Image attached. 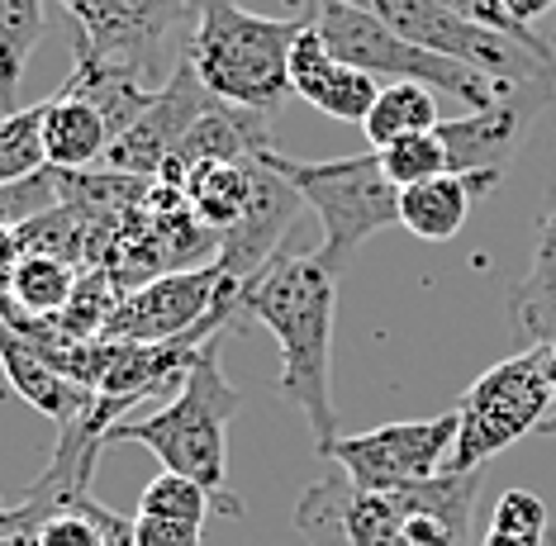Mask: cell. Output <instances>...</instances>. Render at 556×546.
I'll use <instances>...</instances> for the list:
<instances>
[{"label": "cell", "mask_w": 556, "mask_h": 546, "mask_svg": "<svg viewBox=\"0 0 556 546\" xmlns=\"http://www.w3.org/2000/svg\"><path fill=\"white\" fill-rule=\"evenodd\" d=\"M547 29H552V34H547V43H552V53H556V15L547 20Z\"/></svg>", "instance_id": "obj_36"}, {"label": "cell", "mask_w": 556, "mask_h": 546, "mask_svg": "<svg viewBox=\"0 0 556 546\" xmlns=\"http://www.w3.org/2000/svg\"><path fill=\"white\" fill-rule=\"evenodd\" d=\"M0 366H5V380L15 385V395L24 404H34L39 414H48L58 428L72 423V418H81L86 404L96 399V390L67 380L29 338H20L5 319H0Z\"/></svg>", "instance_id": "obj_16"}, {"label": "cell", "mask_w": 556, "mask_h": 546, "mask_svg": "<svg viewBox=\"0 0 556 546\" xmlns=\"http://www.w3.org/2000/svg\"><path fill=\"white\" fill-rule=\"evenodd\" d=\"M214 105V96L200 86L195 67L181 62L172 67L167 86L153 96V105H148L143 114H138V124L129 134H119L115 143L105 148V167L110 172H124V176H143V181H157V172L167 167V162L176 157V148H181V138L195 129V119Z\"/></svg>", "instance_id": "obj_10"}, {"label": "cell", "mask_w": 556, "mask_h": 546, "mask_svg": "<svg viewBox=\"0 0 556 546\" xmlns=\"http://www.w3.org/2000/svg\"><path fill=\"white\" fill-rule=\"evenodd\" d=\"M262 162L271 172H281L300 190V200L319 214V224H324L319 257L338 276L348 271L352 252L366 238L400 224V186L381 172V157L371 148L352 152V157H328V162H300L276 148H262Z\"/></svg>", "instance_id": "obj_5"}, {"label": "cell", "mask_w": 556, "mask_h": 546, "mask_svg": "<svg viewBox=\"0 0 556 546\" xmlns=\"http://www.w3.org/2000/svg\"><path fill=\"white\" fill-rule=\"evenodd\" d=\"M252 167H257V152H252V157H233V162H195V167L181 176L186 205L219 238L229 233L252 205Z\"/></svg>", "instance_id": "obj_19"}, {"label": "cell", "mask_w": 556, "mask_h": 546, "mask_svg": "<svg viewBox=\"0 0 556 546\" xmlns=\"http://www.w3.org/2000/svg\"><path fill=\"white\" fill-rule=\"evenodd\" d=\"M39 546H105V537H100L96 518H91V509H86V499H81L77 509L48 518L43 532H39Z\"/></svg>", "instance_id": "obj_29"}, {"label": "cell", "mask_w": 556, "mask_h": 546, "mask_svg": "<svg viewBox=\"0 0 556 546\" xmlns=\"http://www.w3.org/2000/svg\"><path fill=\"white\" fill-rule=\"evenodd\" d=\"M0 546H39V537H29V532H15V537H0Z\"/></svg>", "instance_id": "obj_35"}, {"label": "cell", "mask_w": 556, "mask_h": 546, "mask_svg": "<svg viewBox=\"0 0 556 546\" xmlns=\"http://www.w3.org/2000/svg\"><path fill=\"white\" fill-rule=\"evenodd\" d=\"M110 148V124L77 91H62L43 105V157L58 172H91Z\"/></svg>", "instance_id": "obj_18"}, {"label": "cell", "mask_w": 556, "mask_h": 546, "mask_svg": "<svg viewBox=\"0 0 556 546\" xmlns=\"http://www.w3.org/2000/svg\"><path fill=\"white\" fill-rule=\"evenodd\" d=\"M20 257H24V247H20V233L10 224H0V285L10 281V271L20 266Z\"/></svg>", "instance_id": "obj_32"}, {"label": "cell", "mask_w": 556, "mask_h": 546, "mask_svg": "<svg viewBox=\"0 0 556 546\" xmlns=\"http://www.w3.org/2000/svg\"><path fill=\"white\" fill-rule=\"evenodd\" d=\"M352 5H362L366 15H376L386 29L409 38L414 48H428V53H438V58L476 67V72L495 76V81L533 86V81H552L556 76V62L538 58L533 48H523L509 34L452 15L438 0H352Z\"/></svg>", "instance_id": "obj_8"}, {"label": "cell", "mask_w": 556, "mask_h": 546, "mask_svg": "<svg viewBox=\"0 0 556 546\" xmlns=\"http://www.w3.org/2000/svg\"><path fill=\"white\" fill-rule=\"evenodd\" d=\"M556 100V81H538V86H523L514 91L509 100L500 105H485V110H466L457 119H442L438 134L447 143V162L452 172H495L504 176L509 157L523 148L528 129L542 114V105Z\"/></svg>", "instance_id": "obj_12"}, {"label": "cell", "mask_w": 556, "mask_h": 546, "mask_svg": "<svg viewBox=\"0 0 556 546\" xmlns=\"http://www.w3.org/2000/svg\"><path fill=\"white\" fill-rule=\"evenodd\" d=\"M210 513H219L214 494L205 485H195V480L176 475V471H157L143 485V494H138V518H176V523L205 528Z\"/></svg>", "instance_id": "obj_25"}, {"label": "cell", "mask_w": 556, "mask_h": 546, "mask_svg": "<svg viewBox=\"0 0 556 546\" xmlns=\"http://www.w3.org/2000/svg\"><path fill=\"white\" fill-rule=\"evenodd\" d=\"M504 10H509V20L518 24V29L542 34L538 24H547L556 15V0H504Z\"/></svg>", "instance_id": "obj_31"}, {"label": "cell", "mask_w": 556, "mask_h": 546, "mask_svg": "<svg viewBox=\"0 0 556 546\" xmlns=\"http://www.w3.org/2000/svg\"><path fill=\"white\" fill-rule=\"evenodd\" d=\"M309 10H314L309 20H314V29H319L328 53L352 62V67H362L366 76H376V81H381V76L386 81H419L428 91L452 96L471 110L500 105V100H509L514 91H523V86L495 81V76H485L476 67H462V62H452V58L428 53V48H414L409 38L386 29L381 20L366 15V10L352 5V0H309Z\"/></svg>", "instance_id": "obj_4"}, {"label": "cell", "mask_w": 556, "mask_h": 546, "mask_svg": "<svg viewBox=\"0 0 556 546\" xmlns=\"http://www.w3.org/2000/svg\"><path fill=\"white\" fill-rule=\"evenodd\" d=\"M556 390L542 371V347L514 352L509 361L490 366L457 399V442H452L447 471H480L490 456L509 452L518 437L538 433Z\"/></svg>", "instance_id": "obj_6"}, {"label": "cell", "mask_w": 556, "mask_h": 546, "mask_svg": "<svg viewBox=\"0 0 556 546\" xmlns=\"http://www.w3.org/2000/svg\"><path fill=\"white\" fill-rule=\"evenodd\" d=\"M376 157H381V172L395 181L400 190L404 186H419V181H433V176L452 172L447 162V143H442V134H409V138H395V143L386 148H371Z\"/></svg>", "instance_id": "obj_26"}, {"label": "cell", "mask_w": 556, "mask_h": 546, "mask_svg": "<svg viewBox=\"0 0 556 546\" xmlns=\"http://www.w3.org/2000/svg\"><path fill=\"white\" fill-rule=\"evenodd\" d=\"M438 124H442L438 91H428L419 81H390L381 86L371 114L362 119V134H366V148H386L409 134H433Z\"/></svg>", "instance_id": "obj_20"}, {"label": "cell", "mask_w": 556, "mask_h": 546, "mask_svg": "<svg viewBox=\"0 0 556 546\" xmlns=\"http://www.w3.org/2000/svg\"><path fill=\"white\" fill-rule=\"evenodd\" d=\"M53 209H62V172L58 167H39L34 176L0 190V224H10V228L39 219V214H53Z\"/></svg>", "instance_id": "obj_27"}, {"label": "cell", "mask_w": 556, "mask_h": 546, "mask_svg": "<svg viewBox=\"0 0 556 546\" xmlns=\"http://www.w3.org/2000/svg\"><path fill=\"white\" fill-rule=\"evenodd\" d=\"M43 105H20L0 114V190L34 176L39 167H48L43 157Z\"/></svg>", "instance_id": "obj_23"}, {"label": "cell", "mask_w": 556, "mask_h": 546, "mask_svg": "<svg viewBox=\"0 0 556 546\" xmlns=\"http://www.w3.org/2000/svg\"><path fill=\"white\" fill-rule=\"evenodd\" d=\"M547 546H556V523H552V528H547Z\"/></svg>", "instance_id": "obj_37"}, {"label": "cell", "mask_w": 556, "mask_h": 546, "mask_svg": "<svg viewBox=\"0 0 556 546\" xmlns=\"http://www.w3.org/2000/svg\"><path fill=\"white\" fill-rule=\"evenodd\" d=\"M290 91L300 100H309V105L319 114H328V119L362 124L366 114H371L376 96H381V81L328 53L319 29H314V20H305L295 48H290Z\"/></svg>", "instance_id": "obj_14"}, {"label": "cell", "mask_w": 556, "mask_h": 546, "mask_svg": "<svg viewBox=\"0 0 556 546\" xmlns=\"http://www.w3.org/2000/svg\"><path fill=\"white\" fill-rule=\"evenodd\" d=\"M538 433H542V437H556V404L547 409V418H542V423H538Z\"/></svg>", "instance_id": "obj_34"}, {"label": "cell", "mask_w": 556, "mask_h": 546, "mask_svg": "<svg viewBox=\"0 0 556 546\" xmlns=\"http://www.w3.org/2000/svg\"><path fill=\"white\" fill-rule=\"evenodd\" d=\"M504 314H509V333L518 342V352L552 347L556 342V200H552V209L542 214L533 262H528V271L514 281Z\"/></svg>", "instance_id": "obj_17"}, {"label": "cell", "mask_w": 556, "mask_h": 546, "mask_svg": "<svg viewBox=\"0 0 556 546\" xmlns=\"http://www.w3.org/2000/svg\"><path fill=\"white\" fill-rule=\"evenodd\" d=\"M72 15L77 62L119 67L143 86L162 81V53L176 34H191L200 0H58Z\"/></svg>", "instance_id": "obj_7"}, {"label": "cell", "mask_w": 556, "mask_h": 546, "mask_svg": "<svg viewBox=\"0 0 556 546\" xmlns=\"http://www.w3.org/2000/svg\"><path fill=\"white\" fill-rule=\"evenodd\" d=\"M452 442H457V409L414 423H386L357 437H333L319 447L324 461H333L357 490L400 494L447 471Z\"/></svg>", "instance_id": "obj_9"}, {"label": "cell", "mask_w": 556, "mask_h": 546, "mask_svg": "<svg viewBox=\"0 0 556 546\" xmlns=\"http://www.w3.org/2000/svg\"><path fill=\"white\" fill-rule=\"evenodd\" d=\"M552 513L533 490H504L480 546H547Z\"/></svg>", "instance_id": "obj_24"}, {"label": "cell", "mask_w": 556, "mask_h": 546, "mask_svg": "<svg viewBox=\"0 0 556 546\" xmlns=\"http://www.w3.org/2000/svg\"><path fill=\"white\" fill-rule=\"evenodd\" d=\"M438 5H447L452 15H462V20H471V24H485V29L509 34V38H518V43H523V48H533L538 58L556 62V53H552V43H547V38L533 34V29H518V24L509 20V10H504V0H438Z\"/></svg>", "instance_id": "obj_28"}, {"label": "cell", "mask_w": 556, "mask_h": 546, "mask_svg": "<svg viewBox=\"0 0 556 546\" xmlns=\"http://www.w3.org/2000/svg\"><path fill=\"white\" fill-rule=\"evenodd\" d=\"M495 186H500L495 172H442L433 181L404 186L400 190V224L409 228L414 238H424V243H447V238H457L466 228L476 200H485Z\"/></svg>", "instance_id": "obj_15"}, {"label": "cell", "mask_w": 556, "mask_h": 546, "mask_svg": "<svg viewBox=\"0 0 556 546\" xmlns=\"http://www.w3.org/2000/svg\"><path fill=\"white\" fill-rule=\"evenodd\" d=\"M77 266L62 262V257H43V252H24L20 266L10 271V281L0 285L10 300H15V309L34 314V319H58L62 309H67L72 290H77Z\"/></svg>", "instance_id": "obj_21"}, {"label": "cell", "mask_w": 556, "mask_h": 546, "mask_svg": "<svg viewBox=\"0 0 556 546\" xmlns=\"http://www.w3.org/2000/svg\"><path fill=\"white\" fill-rule=\"evenodd\" d=\"M238 404H243V395L219 366V338H210L186 385L157 414L138 418V423H119L110 442L148 447L162 461V471L205 485L224 518H243V499L224 485L229 480V423L238 418Z\"/></svg>", "instance_id": "obj_2"}, {"label": "cell", "mask_w": 556, "mask_h": 546, "mask_svg": "<svg viewBox=\"0 0 556 546\" xmlns=\"http://www.w3.org/2000/svg\"><path fill=\"white\" fill-rule=\"evenodd\" d=\"M295 528L314 546H409L404 542V494H371L352 480H319L300 494Z\"/></svg>", "instance_id": "obj_11"}, {"label": "cell", "mask_w": 556, "mask_h": 546, "mask_svg": "<svg viewBox=\"0 0 556 546\" xmlns=\"http://www.w3.org/2000/svg\"><path fill=\"white\" fill-rule=\"evenodd\" d=\"M300 29L305 20L252 15L238 0H200L186 38V62L219 105L271 119L290 96V48Z\"/></svg>", "instance_id": "obj_3"}, {"label": "cell", "mask_w": 556, "mask_h": 546, "mask_svg": "<svg viewBox=\"0 0 556 546\" xmlns=\"http://www.w3.org/2000/svg\"><path fill=\"white\" fill-rule=\"evenodd\" d=\"M343 276L319 252L281 247L252 281H243V314L267 323L281 347V395L305 414L314 452L338 437L333 414V314Z\"/></svg>", "instance_id": "obj_1"}, {"label": "cell", "mask_w": 556, "mask_h": 546, "mask_svg": "<svg viewBox=\"0 0 556 546\" xmlns=\"http://www.w3.org/2000/svg\"><path fill=\"white\" fill-rule=\"evenodd\" d=\"M542 371H547V385L556 390V342L552 347H542Z\"/></svg>", "instance_id": "obj_33"}, {"label": "cell", "mask_w": 556, "mask_h": 546, "mask_svg": "<svg viewBox=\"0 0 556 546\" xmlns=\"http://www.w3.org/2000/svg\"><path fill=\"white\" fill-rule=\"evenodd\" d=\"M195 523H176V518H134V542L138 546H200Z\"/></svg>", "instance_id": "obj_30"}, {"label": "cell", "mask_w": 556, "mask_h": 546, "mask_svg": "<svg viewBox=\"0 0 556 546\" xmlns=\"http://www.w3.org/2000/svg\"><path fill=\"white\" fill-rule=\"evenodd\" d=\"M300 205H305L300 190L290 186L281 172H271L257 152V167H252V205H248L243 219L219 238V257H214L224 266V276H233L238 285L252 281V276L281 252V238L290 233Z\"/></svg>", "instance_id": "obj_13"}, {"label": "cell", "mask_w": 556, "mask_h": 546, "mask_svg": "<svg viewBox=\"0 0 556 546\" xmlns=\"http://www.w3.org/2000/svg\"><path fill=\"white\" fill-rule=\"evenodd\" d=\"M43 38V0H0V100L20 96V76Z\"/></svg>", "instance_id": "obj_22"}]
</instances>
